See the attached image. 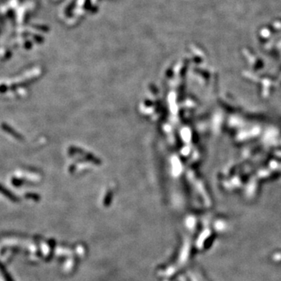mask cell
<instances>
[{"mask_svg": "<svg viewBox=\"0 0 281 281\" xmlns=\"http://www.w3.org/2000/svg\"><path fill=\"white\" fill-rule=\"evenodd\" d=\"M1 271H2V273L3 274L4 278L6 279V281H14L13 279H12V278L10 276V275L8 274L7 272H6L5 270H4V268H2V267L1 268Z\"/></svg>", "mask_w": 281, "mask_h": 281, "instance_id": "obj_3", "label": "cell"}, {"mask_svg": "<svg viewBox=\"0 0 281 281\" xmlns=\"http://www.w3.org/2000/svg\"><path fill=\"white\" fill-rule=\"evenodd\" d=\"M2 128L3 130L7 132L8 134H10V135L14 136V137H15L16 138H20V135L19 134H17V133L16 132V130H14V129L12 128L11 126H9V124H6V123H2Z\"/></svg>", "mask_w": 281, "mask_h": 281, "instance_id": "obj_1", "label": "cell"}, {"mask_svg": "<svg viewBox=\"0 0 281 281\" xmlns=\"http://www.w3.org/2000/svg\"><path fill=\"white\" fill-rule=\"evenodd\" d=\"M0 193L2 194V195H3L4 196L7 197L8 198L10 199V200H11V201H16V200H17V198H16L9 190L5 188L2 184H0Z\"/></svg>", "mask_w": 281, "mask_h": 281, "instance_id": "obj_2", "label": "cell"}]
</instances>
